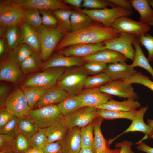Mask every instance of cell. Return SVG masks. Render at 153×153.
Wrapping results in <instances>:
<instances>
[{
  "label": "cell",
  "mask_w": 153,
  "mask_h": 153,
  "mask_svg": "<svg viewBox=\"0 0 153 153\" xmlns=\"http://www.w3.org/2000/svg\"><path fill=\"white\" fill-rule=\"evenodd\" d=\"M107 65V64L96 61L86 62L84 67L88 74L95 75L103 72Z\"/></svg>",
  "instance_id": "obj_48"
},
{
  "label": "cell",
  "mask_w": 153,
  "mask_h": 153,
  "mask_svg": "<svg viewBox=\"0 0 153 153\" xmlns=\"http://www.w3.org/2000/svg\"><path fill=\"white\" fill-rule=\"evenodd\" d=\"M10 87L6 84L0 85V108L5 107V101L10 93Z\"/></svg>",
  "instance_id": "obj_52"
},
{
  "label": "cell",
  "mask_w": 153,
  "mask_h": 153,
  "mask_svg": "<svg viewBox=\"0 0 153 153\" xmlns=\"http://www.w3.org/2000/svg\"><path fill=\"white\" fill-rule=\"evenodd\" d=\"M82 58L86 62L96 61L106 64L126 62L127 60L125 57L121 54L107 49L101 51Z\"/></svg>",
  "instance_id": "obj_23"
},
{
  "label": "cell",
  "mask_w": 153,
  "mask_h": 153,
  "mask_svg": "<svg viewBox=\"0 0 153 153\" xmlns=\"http://www.w3.org/2000/svg\"><path fill=\"white\" fill-rule=\"evenodd\" d=\"M23 21L36 29L42 25L40 11L36 8H23Z\"/></svg>",
  "instance_id": "obj_39"
},
{
  "label": "cell",
  "mask_w": 153,
  "mask_h": 153,
  "mask_svg": "<svg viewBox=\"0 0 153 153\" xmlns=\"http://www.w3.org/2000/svg\"><path fill=\"white\" fill-rule=\"evenodd\" d=\"M88 16L93 21L101 23L104 26L111 27L115 21L122 16H129L132 13V10L116 6L111 8H105L95 10L75 9Z\"/></svg>",
  "instance_id": "obj_7"
},
{
  "label": "cell",
  "mask_w": 153,
  "mask_h": 153,
  "mask_svg": "<svg viewBox=\"0 0 153 153\" xmlns=\"http://www.w3.org/2000/svg\"><path fill=\"white\" fill-rule=\"evenodd\" d=\"M123 80L131 84H141L153 92V81L151 80L148 77L140 72H137L132 76Z\"/></svg>",
  "instance_id": "obj_42"
},
{
  "label": "cell",
  "mask_w": 153,
  "mask_h": 153,
  "mask_svg": "<svg viewBox=\"0 0 153 153\" xmlns=\"http://www.w3.org/2000/svg\"><path fill=\"white\" fill-rule=\"evenodd\" d=\"M111 81V80L110 77L104 72H102L88 77L85 81L84 86L86 88L99 87Z\"/></svg>",
  "instance_id": "obj_41"
},
{
  "label": "cell",
  "mask_w": 153,
  "mask_h": 153,
  "mask_svg": "<svg viewBox=\"0 0 153 153\" xmlns=\"http://www.w3.org/2000/svg\"><path fill=\"white\" fill-rule=\"evenodd\" d=\"M66 69L64 67L48 68L29 75L20 85L22 87L29 86H38L47 89L56 86L58 80Z\"/></svg>",
  "instance_id": "obj_3"
},
{
  "label": "cell",
  "mask_w": 153,
  "mask_h": 153,
  "mask_svg": "<svg viewBox=\"0 0 153 153\" xmlns=\"http://www.w3.org/2000/svg\"><path fill=\"white\" fill-rule=\"evenodd\" d=\"M46 129H39L35 134L27 139L29 147L41 150L48 143L45 134Z\"/></svg>",
  "instance_id": "obj_40"
},
{
  "label": "cell",
  "mask_w": 153,
  "mask_h": 153,
  "mask_svg": "<svg viewBox=\"0 0 153 153\" xmlns=\"http://www.w3.org/2000/svg\"><path fill=\"white\" fill-rule=\"evenodd\" d=\"M141 45L148 51V59L149 62L153 61V36L147 33L137 38Z\"/></svg>",
  "instance_id": "obj_45"
},
{
  "label": "cell",
  "mask_w": 153,
  "mask_h": 153,
  "mask_svg": "<svg viewBox=\"0 0 153 153\" xmlns=\"http://www.w3.org/2000/svg\"><path fill=\"white\" fill-rule=\"evenodd\" d=\"M21 88L31 109L48 89L43 87L35 86H26Z\"/></svg>",
  "instance_id": "obj_34"
},
{
  "label": "cell",
  "mask_w": 153,
  "mask_h": 153,
  "mask_svg": "<svg viewBox=\"0 0 153 153\" xmlns=\"http://www.w3.org/2000/svg\"><path fill=\"white\" fill-rule=\"evenodd\" d=\"M73 11L70 18L71 32L82 30L93 24V20L85 14L78 10Z\"/></svg>",
  "instance_id": "obj_32"
},
{
  "label": "cell",
  "mask_w": 153,
  "mask_h": 153,
  "mask_svg": "<svg viewBox=\"0 0 153 153\" xmlns=\"http://www.w3.org/2000/svg\"><path fill=\"white\" fill-rule=\"evenodd\" d=\"M18 129L19 133L27 139L31 137L39 129L34 120L29 115L19 118Z\"/></svg>",
  "instance_id": "obj_35"
},
{
  "label": "cell",
  "mask_w": 153,
  "mask_h": 153,
  "mask_svg": "<svg viewBox=\"0 0 153 153\" xmlns=\"http://www.w3.org/2000/svg\"><path fill=\"white\" fill-rule=\"evenodd\" d=\"M132 7L139 13V21L150 26H153V9L147 0H130Z\"/></svg>",
  "instance_id": "obj_26"
},
{
  "label": "cell",
  "mask_w": 153,
  "mask_h": 153,
  "mask_svg": "<svg viewBox=\"0 0 153 153\" xmlns=\"http://www.w3.org/2000/svg\"><path fill=\"white\" fill-rule=\"evenodd\" d=\"M42 61L40 53L34 52L22 62L20 68L25 75L39 72L42 69Z\"/></svg>",
  "instance_id": "obj_29"
},
{
  "label": "cell",
  "mask_w": 153,
  "mask_h": 153,
  "mask_svg": "<svg viewBox=\"0 0 153 153\" xmlns=\"http://www.w3.org/2000/svg\"><path fill=\"white\" fill-rule=\"evenodd\" d=\"M102 92L111 95L137 100L138 96L135 92L132 84L123 80H111L99 87Z\"/></svg>",
  "instance_id": "obj_12"
},
{
  "label": "cell",
  "mask_w": 153,
  "mask_h": 153,
  "mask_svg": "<svg viewBox=\"0 0 153 153\" xmlns=\"http://www.w3.org/2000/svg\"><path fill=\"white\" fill-rule=\"evenodd\" d=\"M103 43L97 44L78 43L68 47L61 53L66 56L84 58L106 49Z\"/></svg>",
  "instance_id": "obj_15"
},
{
  "label": "cell",
  "mask_w": 153,
  "mask_h": 153,
  "mask_svg": "<svg viewBox=\"0 0 153 153\" xmlns=\"http://www.w3.org/2000/svg\"><path fill=\"white\" fill-rule=\"evenodd\" d=\"M8 49L6 41L3 37L0 39V56L1 59H2L5 57L7 50Z\"/></svg>",
  "instance_id": "obj_56"
},
{
  "label": "cell",
  "mask_w": 153,
  "mask_h": 153,
  "mask_svg": "<svg viewBox=\"0 0 153 153\" xmlns=\"http://www.w3.org/2000/svg\"><path fill=\"white\" fill-rule=\"evenodd\" d=\"M94 127L92 122L80 128V135L81 148H88L95 153L94 146Z\"/></svg>",
  "instance_id": "obj_38"
},
{
  "label": "cell",
  "mask_w": 153,
  "mask_h": 153,
  "mask_svg": "<svg viewBox=\"0 0 153 153\" xmlns=\"http://www.w3.org/2000/svg\"><path fill=\"white\" fill-rule=\"evenodd\" d=\"M19 118L13 115L9 122L0 129V134L9 135L15 137L19 133L18 123Z\"/></svg>",
  "instance_id": "obj_44"
},
{
  "label": "cell",
  "mask_w": 153,
  "mask_h": 153,
  "mask_svg": "<svg viewBox=\"0 0 153 153\" xmlns=\"http://www.w3.org/2000/svg\"><path fill=\"white\" fill-rule=\"evenodd\" d=\"M88 74L81 66L67 68L58 80V86L68 95H77L82 90Z\"/></svg>",
  "instance_id": "obj_2"
},
{
  "label": "cell",
  "mask_w": 153,
  "mask_h": 153,
  "mask_svg": "<svg viewBox=\"0 0 153 153\" xmlns=\"http://www.w3.org/2000/svg\"><path fill=\"white\" fill-rule=\"evenodd\" d=\"M148 1L150 5L152 7L153 9V0H150Z\"/></svg>",
  "instance_id": "obj_61"
},
{
  "label": "cell",
  "mask_w": 153,
  "mask_h": 153,
  "mask_svg": "<svg viewBox=\"0 0 153 153\" xmlns=\"http://www.w3.org/2000/svg\"><path fill=\"white\" fill-rule=\"evenodd\" d=\"M133 143L131 141L124 140L122 142L117 143L115 145L116 148H119V153H135L131 148Z\"/></svg>",
  "instance_id": "obj_53"
},
{
  "label": "cell",
  "mask_w": 153,
  "mask_h": 153,
  "mask_svg": "<svg viewBox=\"0 0 153 153\" xmlns=\"http://www.w3.org/2000/svg\"><path fill=\"white\" fill-rule=\"evenodd\" d=\"M5 104L8 111L18 118L29 115L31 109L22 91L19 88L10 93Z\"/></svg>",
  "instance_id": "obj_9"
},
{
  "label": "cell",
  "mask_w": 153,
  "mask_h": 153,
  "mask_svg": "<svg viewBox=\"0 0 153 153\" xmlns=\"http://www.w3.org/2000/svg\"><path fill=\"white\" fill-rule=\"evenodd\" d=\"M23 8H33L39 10H49L54 11L61 9L75 8L60 0H13Z\"/></svg>",
  "instance_id": "obj_14"
},
{
  "label": "cell",
  "mask_w": 153,
  "mask_h": 153,
  "mask_svg": "<svg viewBox=\"0 0 153 153\" xmlns=\"http://www.w3.org/2000/svg\"><path fill=\"white\" fill-rule=\"evenodd\" d=\"M78 153H95L91 150L88 148H81Z\"/></svg>",
  "instance_id": "obj_59"
},
{
  "label": "cell",
  "mask_w": 153,
  "mask_h": 153,
  "mask_svg": "<svg viewBox=\"0 0 153 153\" xmlns=\"http://www.w3.org/2000/svg\"><path fill=\"white\" fill-rule=\"evenodd\" d=\"M68 129L63 120L46 128L45 134L48 143L61 141Z\"/></svg>",
  "instance_id": "obj_31"
},
{
  "label": "cell",
  "mask_w": 153,
  "mask_h": 153,
  "mask_svg": "<svg viewBox=\"0 0 153 153\" xmlns=\"http://www.w3.org/2000/svg\"><path fill=\"white\" fill-rule=\"evenodd\" d=\"M110 2L116 6L132 10V7L130 1L127 0H110Z\"/></svg>",
  "instance_id": "obj_54"
},
{
  "label": "cell",
  "mask_w": 153,
  "mask_h": 153,
  "mask_svg": "<svg viewBox=\"0 0 153 153\" xmlns=\"http://www.w3.org/2000/svg\"><path fill=\"white\" fill-rule=\"evenodd\" d=\"M83 0H64L63 1L66 4H69L75 7V8L80 9Z\"/></svg>",
  "instance_id": "obj_57"
},
{
  "label": "cell",
  "mask_w": 153,
  "mask_h": 153,
  "mask_svg": "<svg viewBox=\"0 0 153 153\" xmlns=\"http://www.w3.org/2000/svg\"><path fill=\"white\" fill-rule=\"evenodd\" d=\"M111 27L117 33L133 34L137 38L147 33L150 26L141 22L135 21L128 16H122L116 19Z\"/></svg>",
  "instance_id": "obj_10"
},
{
  "label": "cell",
  "mask_w": 153,
  "mask_h": 153,
  "mask_svg": "<svg viewBox=\"0 0 153 153\" xmlns=\"http://www.w3.org/2000/svg\"><path fill=\"white\" fill-rule=\"evenodd\" d=\"M137 38L132 34L121 33L118 37L103 43L106 49L118 52L133 61L135 54L133 44Z\"/></svg>",
  "instance_id": "obj_8"
},
{
  "label": "cell",
  "mask_w": 153,
  "mask_h": 153,
  "mask_svg": "<svg viewBox=\"0 0 153 153\" xmlns=\"http://www.w3.org/2000/svg\"><path fill=\"white\" fill-rule=\"evenodd\" d=\"M137 111V110H136L130 111H124L97 109V113L99 117L103 119L113 120L124 118L129 119L132 121L134 118Z\"/></svg>",
  "instance_id": "obj_37"
},
{
  "label": "cell",
  "mask_w": 153,
  "mask_h": 153,
  "mask_svg": "<svg viewBox=\"0 0 153 153\" xmlns=\"http://www.w3.org/2000/svg\"><path fill=\"white\" fill-rule=\"evenodd\" d=\"M147 122L148 124L153 128V120L148 119Z\"/></svg>",
  "instance_id": "obj_60"
},
{
  "label": "cell",
  "mask_w": 153,
  "mask_h": 153,
  "mask_svg": "<svg viewBox=\"0 0 153 153\" xmlns=\"http://www.w3.org/2000/svg\"><path fill=\"white\" fill-rule=\"evenodd\" d=\"M108 6L112 7H116L109 0H84L82 7L91 9L92 10L103 9Z\"/></svg>",
  "instance_id": "obj_46"
},
{
  "label": "cell",
  "mask_w": 153,
  "mask_h": 153,
  "mask_svg": "<svg viewBox=\"0 0 153 153\" xmlns=\"http://www.w3.org/2000/svg\"><path fill=\"white\" fill-rule=\"evenodd\" d=\"M57 105L64 117L82 107L77 95H68Z\"/></svg>",
  "instance_id": "obj_30"
},
{
  "label": "cell",
  "mask_w": 153,
  "mask_h": 153,
  "mask_svg": "<svg viewBox=\"0 0 153 153\" xmlns=\"http://www.w3.org/2000/svg\"><path fill=\"white\" fill-rule=\"evenodd\" d=\"M97 109L95 107H83L64 117L63 120L69 129L75 127L80 128L92 122L97 117Z\"/></svg>",
  "instance_id": "obj_11"
},
{
  "label": "cell",
  "mask_w": 153,
  "mask_h": 153,
  "mask_svg": "<svg viewBox=\"0 0 153 153\" xmlns=\"http://www.w3.org/2000/svg\"><path fill=\"white\" fill-rule=\"evenodd\" d=\"M133 45L135 50V54L131 65L134 68L139 67L145 69L150 73L153 79V69L143 52L140 44L137 38L133 42Z\"/></svg>",
  "instance_id": "obj_33"
},
{
  "label": "cell",
  "mask_w": 153,
  "mask_h": 153,
  "mask_svg": "<svg viewBox=\"0 0 153 153\" xmlns=\"http://www.w3.org/2000/svg\"><path fill=\"white\" fill-rule=\"evenodd\" d=\"M12 116L13 115L8 111L5 107L0 108V129L9 122Z\"/></svg>",
  "instance_id": "obj_51"
},
{
  "label": "cell",
  "mask_w": 153,
  "mask_h": 153,
  "mask_svg": "<svg viewBox=\"0 0 153 153\" xmlns=\"http://www.w3.org/2000/svg\"><path fill=\"white\" fill-rule=\"evenodd\" d=\"M40 42V54L43 61H46L62 39L65 34L57 27L50 28L42 25L37 29Z\"/></svg>",
  "instance_id": "obj_5"
},
{
  "label": "cell",
  "mask_w": 153,
  "mask_h": 153,
  "mask_svg": "<svg viewBox=\"0 0 153 153\" xmlns=\"http://www.w3.org/2000/svg\"><path fill=\"white\" fill-rule=\"evenodd\" d=\"M42 25L50 28L57 27L58 22L53 11L49 10H40Z\"/></svg>",
  "instance_id": "obj_43"
},
{
  "label": "cell",
  "mask_w": 153,
  "mask_h": 153,
  "mask_svg": "<svg viewBox=\"0 0 153 153\" xmlns=\"http://www.w3.org/2000/svg\"><path fill=\"white\" fill-rule=\"evenodd\" d=\"M140 107V103L133 99H128L118 101L111 99L105 104L95 108L110 110L128 111L136 110Z\"/></svg>",
  "instance_id": "obj_25"
},
{
  "label": "cell",
  "mask_w": 153,
  "mask_h": 153,
  "mask_svg": "<svg viewBox=\"0 0 153 153\" xmlns=\"http://www.w3.org/2000/svg\"><path fill=\"white\" fill-rule=\"evenodd\" d=\"M82 107H96L112 99V95L101 91L99 87L86 88L77 94Z\"/></svg>",
  "instance_id": "obj_13"
},
{
  "label": "cell",
  "mask_w": 153,
  "mask_h": 153,
  "mask_svg": "<svg viewBox=\"0 0 153 153\" xmlns=\"http://www.w3.org/2000/svg\"><path fill=\"white\" fill-rule=\"evenodd\" d=\"M25 74L20 66L5 61L0 67V80L12 82L15 84L22 83L24 80Z\"/></svg>",
  "instance_id": "obj_21"
},
{
  "label": "cell",
  "mask_w": 153,
  "mask_h": 153,
  "mask_svg": "<svg viewBox=\"0 0 153 153\" xmlns=\"http://www.w3.org/2000/svg\"><path fill=\"white\" fill-rule=\"evenodd\" d=\"M148 108V107L146 106L138 110L129 126L116 138L126 133L139 131L145 134L146 138H153V128L146 124L144 121V115Z\"/></svg>",
  "instance_id": "obj_18"
},
{
  "label": "cell",
  "mask_w": 153,
  "mask_h": 153,
  "mask_svg": "<svg viewBox=\"0 0 153 153\" xmlns=\"http://www.w3.org/2000/svg\"><path fill=\"white\" fill-rule=\"evenodd\" d=\"M80 128L69 129L63 139L60 141L63 153H78L81 150Z\"/></svg>",
  "instance_id": "obj_20"
},
{
  "label": "cell",
  "mask_w": 153,
  "mask_h": 153,
  "mask_svg": "<svg viewBox=\"0 0 153 153\" xmlns=\"http://www.w3.org/2000/svg\"><path fill=\"white\" fill-rule=\"evenodd\" d=\"M103 120V118L98 117L93 122L95 153H119L120 148L113 150L110 148V141L106 139L102 134L101 126Z\"/></svg>",
  "instance_id": "obj_16"
},
{
  "label": "cell",
  "mask_w": 153,
  "mask_h": 153,
  "mask_svg": "<svg viewBox=\"0 0 153 153\" xmlns=\"http://www.w3.org/2000/svg\"><path fill=\"white\" fill-rule=\"evenodd\" d=\"M73 10L61 9L53 11L57 22V28L65 34L71 32L70 18Z\"/></svg>",
  "instance_id": "obj_36"
},
{
  "label": "cell",
  "mask_w": 153,
  "mask_h": 153,
  "mask_svg": "<svg viewBox=\"0 0 153 153\" xmlns=\"http://www.w3.org/2000/svg\"><path fill=\"white\" fill-rule=\"evenodd\" d=\"M19 25L23 33L22 43L27 44L35 52L40 53V39L37 29L23 21Z\"/></svg>",
  "instance_id": "obj_24"
},
{
  "label": "cell",
  "mask_w": 153,
  "mask_h": 153,
  "mask_svg": "<svg viewBox=\"0 0 153 153\" xmlns=\"http://www.w3.org/2000/svg\"><path fill=\"white\" fill-rule=\"evenodd\" d=\"M16 137L0 134V152L14 150Z\"/></svg>",
  "instance_id": "obj_47"
},
{
  "label": "cell",
  "mask_w": 153,
  "mask_h": 153,
  "mask_svg": "<svg viewBox=\"0 0 153 153\" xmlns=\"http://www.w3.org/2000/svg\"><path fill=\"white\" fill-rule=\"evenodd\" d=\"M29 147L27 139L19 133L16 137L14 151L15 153H26Z\"/></svg>",
  "instance_id": "obj_49"
},
{
  "label": "cell",
  "mask_w": 153,
  "mask_h": 153,
  "mask_svg": "<svg viewBox=\"0 0 153 153\" xmlns=\"http://www.w3.org/2000/svg\"><path fill=\"white\" fill-rule=\"evenodd\" d=\"M23 21V8L13 0L0 1V35L1 37L9 27L19 25Z\"/></svg>",
  "instance_id": "obj_4"
},
{
  "label": "cell",
  "mask_w": 153,
  "mask_h": 153,
  "mask_svg": "<svg viewBox=\"0 0 153 153\" xmlns=\"http://www.w3.org/2000/svg\"><path fill=\"white\" fill-rule=\"evenodd\" d=\"M41 150L42 153H63L60 141L48 143Z\"/></svg>",
  "instance_id": "obj_50"
},
{
  "label": "cell",
  "mask_w": 153,
  "mask_h": 153,
  "mask_svg": "<svg viewBox=\"0 0 153 153\" xmlns=\"http://www.w3.org/2000/svg\"><path fill=\"white\" fill-rule=\"evenodd\" d=\"M35 51L27 44L22 43L8 54L6 61L20 66Z\"/></svg>",
  "instance_id": "obj_28"
},
{
  "label": "cell",
  "mask_w": 153,
  "mask_h": 153,
  "mask_svg": "<svg viewBox=\"0 0 153 153\" xmlns=\"http://www.w3.org/2000/svg\"><path fill=\"white\" fill-rule=\"evenodd\" d=\"M26 153H42L41 150L31 148L28 149Z\"/></svg>",
  "instance_id": "obj_58"
},
{
  "label": "cell",
  "mask_w": 153,
  "mask_h": 153,
  "mask_svg": "<svg viewBox=\"0 0 153 153\" xmlns=\"http://www.w3.org/2000/svg\"><path fill=\"white\" fill-rule=\"evenodd\" d=\"M29 115L34 120L39 129L47 128L64 119V116L56 104L31 109Z\"/></svg>",
  "instance_id": "obj_6"
},
{
  "label": "cell",
  "mask_w": 153,
  "mask_h": 153,
  "mask_svg": "<svg viewBox=\"0 0 153 153\" xmlns=\"http://www.w3.org/2000/svg\"><path fill=\"white\" fill-rule=\"evenodd\" d=\"M85 62L82 58L66 56L60 53L53 55L43 62L42 70L54 67L69 68L81 66Z\"/></svg>",
  "instance_id": "obj_17"
},
{
  "label": "cell",
  "mask_w": 153,
  "mask_h": 153,
  "mask_svg": "<svg viewBox=\"0 0 153 153\" xmlns=\"http://www.w3.org/2000/svg\"><path fill=\"white\" fill-rule=\"evenodd\" d=\"M137 144L136 148L139 151L146 153H153V148L149 146L142 141H139L136 143Z\"/></svg>",
  "instance_id": "obj_55"
},
{
  "label": "cell",
  "mask_w": 153,
  "mask_h": 153,
  "mask_svg": "<svg viewBox=\"0 0 153 153\" xmlns=\"http://www.w3.org/2000/svg\"><path fill=\"white\" fill-rule=\"evenodd\" d=\"M120 33L111 27L93 24L83 29L65 34L55 50H59L78 43L97 44L119 36Z\"/></svg>",
  "instance_id": "obj_1"
},
{
  "label": "cell",
  "mask_w": 153,
  "mask_h": 153,
  "mask_svg": "<svg viewBox=\"0 0 153 153\" xmlns=\"http://www.w3.org/2000/svg\"><path fill=\"white\" fill-rule=\"evenodd\" d=\"M5 40L8 50L11 51L22 43L23 33L19 25L8 28L2 37Z\"/></svg>",
  "instance_id": "obj_27"
},
{
  "label": "cell",
  "mask_w": 153,
  "mask_h": 153,
  "mask_svg": "<svg viewBox=\"0 0 153 153\" xmlns=\"http://www.w3.org/2000/svg\"><path fill=\"white\" fill-rule=\"evenodd\" d=\"M68 95L67 92L58 86L49 89L35 105L34 108L58 104Z\"/></svg>",
  "instance_id": "obj_22"
},
{
  "label": "cell",
  "mask_w": 153,
  "mask_h": 153,
  "mask_svg": "<svg viewBox=\"0 0 153 153\" xmlns=\"http://www.w3.org/2000/svg\"><path fill=\"white\" fill-rule=\"evenodd\" d=\"M103 72L110 77L111 80H124L132 76L137 72L131 64H128L126 62L110 64Z\"/></svg>",
  "instance_id": "obj_19"
}]
</instances>
